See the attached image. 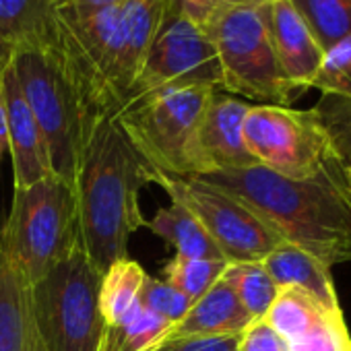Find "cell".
<instances>
[{
	"label": "cell",
	"instance_id": "11",
	"mask_svg": "<svg viewBox=\"0 0 351 351\" xmlns=\"http://www.w3.org/2000/svg\"><path fill=\"white\" fill-rule=\"evenodd\" d=\"M221 64L209 36L167 0L128 101L161 91L205 87L221 91Z\"/></svg>",
	"mask_w": 351,
	"mask_h": 351
},
{
	"label": "cell",
	"instance_id": "10",
	"mask_svg": "<svg viewBox=\"0 0 351 351\" xmlns=\"http://www.w3.org/2000/svg\"><path fill=\"white\" fill-rule=\"evenodd\" d=\"M242 134L261 167L289 180H310L341 155L314 108L254 104L246 112Z\"/></svg>",
	"mask_w": 351,
	"mask_h": 351
},
{
	"label": "cell",
	"instance_id": "21",
	"mask_svg": "<svg viewBox=\"0 0 351 351\" xmlns=\"http://www.w3.org/2000/svg\"><path fill=\"white\" fill-rule=\"evenodd\" d=\"M145 277H147L145 269L130 256L112 263L101 273L99 314L106 328L122 322L138 306V295Z\"/></svg>",
	"mask_w": 351,
	"mask_h": 351
},
{
	"label": "cell",
	"instance_id": "15",
	"mask_svg": "<svg viewBox=\"0 0 351 351\" xmlns=\"http://www.w3.org/2000/svg\"><path fill=\"white\" fill-rule=\"evenodd\" d=\"M265 17L269 36L281 71L298 93L312 89L324 50L298 15L289 0H269L265 3Z\"/></svg>",
	"mask_w": 351,
	"mask_h": 351
},
{
	"label": "cell",
	"instance_id": "8",
	"mask_svg": "<svg viewBox=\"0 0 351 351\" xmlns=\"http://www.w3.org/2000/svg\"><path fill=\"white\" fill-rule=\"evenodd\" d=\"M101 273L77 244L46 277L32 285L34 318L46 351H99Z\"/></svg>",
	"mask_w": 351,
	"mask_h": 351
},
{
	"label": "cell",
	"instance_id": "26",
	"mask_svg": "<svg viewBox=\"0 0 351 351\" xmlns=\"http://www.w3.org/2000/svg\"><path fill=\"white\" fill-rule=\"evenodd\" d=\"M312 89L351 99V34L324 52Z\"/></svg>",
	"mask_w": 351,
	"mask_h": 351
},
{
	"label": "cell",
	"instance_id": "28",
	"mask_svg": "<svg viewBox=\"0 0 351 351\" xmlns=\"http://www.w3.org/2000/svg\"><path fill=\"white\" fill-rule=\"evenodd\" d=\"M314 110L328 128L339 153L351 163V99L322 93Z\"/></svg>",
	"mask_w": 351,
	"mask_h": 351
},
{
	"label": "cell",
	"instance_id": "20",
	"mask_svg": "<svg viewBox=\"0 0 351 351\" xmlns=\"http://www.w3.org/2000/svg\"><path fill=\"white\" fill-rule=\"evenodd\" d=\"M147 228L171 244L176 248V254L186 258H207V261H223L213 240L207 236L205 228L199 223V219L184 209L178 203H169L167 207H161L151 221H147Z\"/></svg>",
	"mask_w": 351,
	"mask_h": 351
},
{
	"label": "cell",
	"instance_id": "17",
	"mask_svg": "<svg viewBox=\"0 0 351 351\" xmlns=\"http://www.w3.org/2000/svg\"><path fill=\"white\" fill-rule=\"evenodd\" d=\"M250 322H252V318L240 304V300L223 271V275L217 279V283L191 306V310L184 314V318L171 324L165 339L240 335Z\"/></svg>",
	"mask_w": 351,
	"mask_h": 351
},
{
	"label": "cell",
	"instance_id": "19",
	"mask_svg": "<svg viewBox=\"0 0 351 351\" xmlns=\"http://www.w3.org/2000/svg\"><path fill=\"white\" fill-rule=\"evenodd\" d=\"M54 29V0H0V40L15 52L46 46Z\"/></svg>",
	"mask_w": 351,
	"mask_h": 351
},
{
	"label": "cell",
	"instance_id": "29",
	"mask_svg": "<svg viewBox=\"0 0 351 351\" xmlns=\"http://www.w3.org/2000/svg\"><path fill=\"white\" fill-rule=\"evenodd\" d=\"M238 337L240 335L163 339L151 351H238Z\"/></svg>",
	"mask_w": 351,
	"mask_h": 351
},
{
	"label": "cell",
	"instance_id": "12",
	"mask_svg": "<svg viewBox=\"0 0 351 351\" xmlns=\"http://www.w3.org/2000/svg\"><path fill=\"white\" fill-rule=\"evenodd\" d=\"M265 320L289 351H351L343 310H328L302 289L279 287Z\"/></svg>",
	"mask_w": 351,
	"mask_h": 351
},
{
	"label": "cell",
	"instance_id": "34",
	"mask_svg": "<svg viewBox=\"0 0 351 351\" xmlns=\"http://www.w3.org/2000/svg\"><path fill=\"white\" fill-rule=\"evenodd\" d=\"M13 56H15V50H13L5 40H0V79H3L5 71L11 66Z\"/></svg>",
	"mask_w": 351,
	"mask_h": 351
},
{
	"label": "cell",
	"instance_id": "1",
	"mask_svg": "<svg viewBox=\"0 0 351 351\" xmlns=\"http://www.w3.org/2000/svg\"><path fill=\"white\" fill-rule=\"evenodd\" d=\"M167 0H124L87 15L58 17L48 46L69 75L91 124L128 104Z\"/></svg>",
	"mask_w": 351,
	"mask_h": 351
},
{
	"label": "cell",
	"instance_id": "18",
	"mask_svg": "<svg viewBox=\"0 0 351 351\" xmlns=\"http://www.w3.org/2000/svg\"><path fill=\"white\" fill-rule=\"evenodd\" d=\"M263 267L279 287L302 289L324 308L335 312L343 310L330 277V269L298 246L281 244L263 261Z\"/></svg>",
	"mask_w": 351,
	"mask_h": 351
},
{
	"label": "cell",
	"instance_id": "27",
	"mask_svg": "<svg viewBox=\"0 0 351 351\" xmlns=\"http://www.w3.org/2000/svg\"><path fill=\"white\" fill-rule=\"evenodd\" d=\"M138 304L149 310L151 314L167 320L169 324H176L178 320L184 318V314L191 310L193 302L182 295L178 289H173L171 285H167L163 279L157 277H145L141 295H138Z\"/></svg>",
	"mask_w": 351,
	"mask_h": 351
},
{
	"label": "cell",
	"instance_id": "9",
	"mask_svg": "<svg viewBox=\"0 0 351 351\" xmlns=\"http://www.w3.org/2000/svg\"><path fill=\"white\" fill-rule=\"evenodd\" d=\"M147 180L199 219L230 265L263 263L275 248L287 244L250 207L197 176H171L147 167Z\"/></svg>",
	"mask_w": 351,
	"mask_h": 351
},
{
	"label": "cell",
	"instance_id": "3",
	"mask_svg": "<svg viewBox=\"0 0 351 351\" xmlns=\"http://www.w3.org/2000/svg\"><path fill=\"white\" fill-rule=\"evenodd\" d=\"M147 165L116 118L97 120L83 145L73 184L81 246L99 273L128 256L130 236L147 228L138 195Z\"/></svg>",
	"mask_w": 351,
	"mask_h": 351
},
{
	"label": "cell",
	"instance_id": "35",
	"mask_svg": "<svg viewBox=\"0 0 351 351\" xmlns=\"http://www.w3.org/2000/svg\"><path fill=\"white\" fill-rule=\"evenodd\" d=\"M226 5H250V7H261L265 3H269V0H223Z\"/></svg>",
	"mask_w": 351,
	"mask_h": 351
},
{
	"label": "cell",
	"instance_id": "25",
	"mask_svg": "<svg viewBox=\"0 0 351 351\" xmlns=\"http://www.w3.org/2000/svg\"><path fill=\"white\" fill-rule=\"evenodd\" d=\"M230 263L226 261H207V258H186L176 254L169 258L161 271L163 281L186 295L193 304L203 298L223 275Z\"/></svg>",
	"mask_w": 351,
	"mask_h": 351
},
{
	"label": "cell",
	"instance_id": "31",
	"mask_svg": "<svg viewBox=\"0 0 351 351\" xmlns=\"http://www.w3.org/2000/svg\"><path fill=\"white\" fill-rule=\"evenodd\" d=\"M171 3L199 29H203L213 19V15L226 5L223 0H171Z\"/></svg>",
	"mask_w": 351,
	"mask_h": 351
},
{
	"label": "cell",
	"instance_id": "5",
	"mask_svg": "<svg viewBox=\"0 0 351 351\" xmlns=\"http://www.w3.org/2000/svg\"><path fill=\"white\" fill-rule=\"evenodd\" d=\"M11 64L44 134L52 173L73 186L81 151L93 124L69 75L48 44L17 50Z\"/></svg>",
	"mask_w": 351,
	"mask_h": 351
},
{
	"label": "cell",
	"instance_id": "36",
	"mask_svg": "<svg viewBox=\"0 0 351 351\" xmlns=\"http://www.w3.org/2000/svg\"><path fill=\"white\" fill-rule=\"evenodd\" d=\"M349 184H351V169H349Z\"/></svg>",
	"mask_w": 351,
	"mask_h": 351
},
{
	"label": "cell",
	"instance_id": "33",
	"mask_svg": "<svg viewBox=\"0 0 351 351\" xmlns=\"http://www.w3.org/2000/svg\"><path fill=\"white\" fill-rule=\"evenodd\" d=\"M9 153V126H7V114H5V104L0 97V157Z\"/></svg>",
	"mask_w": 351,
	"mask_h": 351
},
{
	"label": "cell",
	"instance_id": "22",
	"mask_svg": "<svg viewBox=\"0 0 351 351\" xmlns=\"http://www.w3.org/2000/svg\"><path fill=\"white\" fill-rule=\"evenodd\" d=\"M169 328L167 320L138 304L122 322L104 330L99 351H151L167 337Z\"/></svg>",
	"mask_w": 351,
	"mask_h": 351
},
{
	"label": "cell",
	"instance_id": "23",
	"mask_svg": "<svg viewBox=\"0 0 351 351\" xmlns=\"http://www.w3.org/2000/svg\"><path fill=\"white\" fill-rule=\"evenodd\" d=\"M326 52L351 34V0H289Z\"/></svg>",
	"mask_w": 351,
	"mask_h": 351
},
{
	"label": "cell",
	"instance_id": "24",
	"mask_svg": "<svg viewBox=\"0 0 351 351\" xmlns=\"http://www.w3.org/2000/svg\"><path fill=\"white\" fill-rule=\"evenodd\" d=\"M226 277L230 279L240 304L252 320H263L279 293V285L267 273L263 263L228 265Z\"/></svg>",
	"mask_w": 351,
	"mask_h": 351
},
{
	"label": "cell",
	"instance_id": "30",
	"mask_svg": "<svg viewBox=\"0 0 351 351\" xmlns=\"http://www.w3.org/2000/svg\"><path fill=\"white\" fill-rule=\"evenodd\" d=\"M238 351H289L287 343L267 320H252L238 337Z\"/></svg>",
	"mask_w": 351,
	"mask_h": 351
},
{
	"label": "cell",
	"instance_id": "2",
	"mask_svg": "<svg viewBox=\"0 0 351 351\" xmlns=\"http://www.w3.org/2000/svg\"><path fill=\"white\" fill-rule=\"evenodd\" d=\"M351 163L339 155L310 180H289L261 165L197 178L226 191L267 221L283 242L328 269L351 263Z\"/></svg>",
	"mask_w": 351,
	"mask_h": 351
},
{
	"label": "cell",
	"instance_id": "4",
	"mask_svg": "<svg viewBox=\"0 0 351 351\" xmlns=\"http://www.w3.org/2000/svg\"><path fill=\"white\" fill-rule=\"evenodd\" d=\"M0 244L27 283L36 285L81 244L73 186L52 173L32 186L13 189L9 217L0 228Z\"/></svg>",
	"mask_w": 351,
	"mask_h": 351
},
{
	"label": "cell",
	"instance_id": "7",
	"mask_svg": "<svg viewBox=\"0 0 351 351\" xmlns=\"http://www.w3.org/2000/svg\"><path fill=\"white\" fill-rule=\"evenodd\" d=\"M203 32L217 50L221 91L265 106H289L300 95L279 66L265 5H223Z\"/></svg>",
	"mask_w": 351,
	"mask_h": 351
},
{
	"label": "cell",
	"instance_id": "32",
	"mask_svg": "<svg viewBox=\"0 0 351 351\" xmlns=\"http://www.w3.org/2000/svg\"><path fill=\"white\" fill-rule=\"evenodd\" d=\"M120 3L124 0H54V13L58 17H87Z\"/></svg>",
	"mask_w": 351,
	"mask_h": 351
},
{
	"label": "cell",
	"instance_id": "6",
	"mask_svg": "<svg viewBox=\"0 0 351 351\" xmlns=\"http://www.w3.org/2000/svg\"><path fill=\"white\" fill-rule=\"evenodd\" d=\"M215 89H161L128 101L116 116L124 136L149 169L195 176V141Z\"/></svg>",
	"mask_w": 351,
	"mask_h": 351
},
{
	"label": "cell",
	"instance_id": "14",
	"mask_svg": "<svg viewBox=\"0 0 351 351\" xmlns=\"http://www.w3.org/2000/svg\"><path fill=\"white\" fill-rule=\"evenodd\" d=\"M0 97L5 104L7 126H9V153L13 159V182L15 189L32 186L48 176L52 165L44 134L23 97L13 64L0 79Z\"/></svg>",
	"mask_w": 351,
	"mask_h": 351
},
{
	"label": "cell",
	"instance_id": "13",
	"mask_svg": "<svg viewBox=\"0 0 351 351\" xmlns=\"http://www.w3.org/2000/svg\"><path fill=\"white\" fill-rule=\"evenodd\" d=\"M250 106L252 104L242 101L223 91H215L211 95L197 130L195 176L258 165L248 153L242 134L244 118Z\"/></svg>",
	"mask_w": 351,
	"mask_h": 351
},
{
	"label": "cell",
	"instance_id": "16",
	"mask_svg": "<svg viewBox=\"0 0 351 351\" xmlns=\"http://www.w3.org/2000/svg\"><path fill=\"white\" fill-rule=\"evenodd\" d=\"M0 351H46L34 318L32 285L0 244Z\"/></svg>",
	"mask_w": 351,
	"mask_h": 351
}]
</instances>
